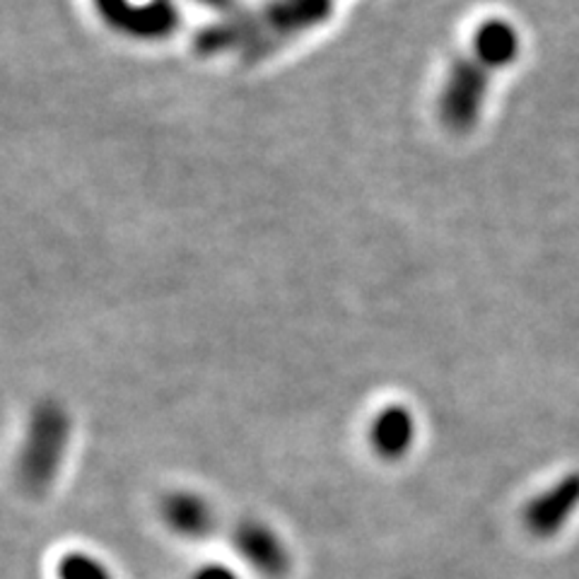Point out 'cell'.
Here are the masks:
<instances>
[{"instance_id":"1","label":"cell","mask_w":579,"mask_h":579,"mask_svg":"<svg viewBox=\"0 0 579 579\" xmlns=\"http://www.w3.org/2000/svg\"><path fill=\"white\" fill-rule=\"evenodd\" d=\"M333 0H276L263 15L251 24H235L232 30L218 27L200 37V51L227 49L232 37H241L239 42L247 46V56H261L276 44L286 42L294 32L307 30L324 20L331 12Z\"/></svg>"},{"instance_id":"2","label":"cell","mask_w":579,"mask_h":579,"mask_svg":"<svg viewBox=\"0 0 579 579\" xmlns=\"http://www.w3.org/2000/svg\"><path fill=\"white\" fill-rule=\"evenodd\" d=\"M71 421L59 403H39L30 430H27L24 447L20 454V486L27 495H44L56 480L65 449H69Z\"/></svg>"},{"instance_id":"3","label":"cell","mask_w":579,"mask_h":579,"mask_svg":"<svg viewBox=\"0 0 579 579\" xmlns=\"http://www.w3.org/2000/svg\"><path fill=\"white\" fill-rule=\"evenodd\" d=\"M493 69L478 53L471 51L468 59L454 65L449 83L442 92L440 114L452 131H468L478 121L480 104L486 100L488 80Z\"/></svg>"},{"instance_id":"4","label":"cell","mask_w":579,"mask_h":579,"mask_svg":"<svg viewBox=\"0 0 579 579\" xmlns=\"http://www.w3.org/2000/svg\"><path fill=\"white\" fill-rule=\"evenodd\" d=\"M579 509V474H568L548 490L531 497L521 511V521L534 538H550L565 529V524Z\"/></svg>"},{"instance_id":"5","label":"cell","mask_w":579,"mask_h":579,"mask_svg":"<svg viewBox=\"0 0 579 579\" xmlns=\"http://www.w3.org/2000/svg\"><path fill=\"white\" fill-rule=\"evenodd\" d=\"M232 544L237 554L245 558L247 565L268 577V579H280L286 577L290 570V554L282 538L268 527L263 521L245 519L237 524L232 534Z\"/></svg>"},{"instance_id":"6","label":"cell","mask_w":579,"mask_h":579,"mask_svg":"<svg viewBox=\"0 0 579 579\" xmlns=\"http://www.w3.org/2000/svg\"><path fill=\"white\" fill-rule=\"evenodd\" d=\"M163 519L167 529L188 541L206 538L215 529V509L204 495L192 490H174L163 500Z\"/></svg>"},{"instance_id":"7","label":"cell","mask_w":579,"mask_h":579,"mask_svg":"<svg viewBox=\"0 0 579 579\" xmlns=\"http://www.w3.org/2000/svg\"><path fill=\"white\" fill-rule=\"evenodd\" d=\"M415 421L409 409L389 406L372 421L370 442L376 456L384 462H399L413 447Z\"/></svg>"},{"instance_id":"8","label":"cell","mask_w":579,"mask_h":579,"mask_svg":"<svg viewBox=\"0 0 579 579\" xmlns=\"http://www.w3.org/2000/svg\"><path fill=\"white\" fill-rule=\"evenodd\" d=\"M104 18L126 27V30L136 34H163L172 27V8L169 6H147L138 8L128 3V0H97Z\"/></svg>"},{"instance_id":"9","label":"cell","mask_w":579,"mask_h":579,"mask_svg":"<svg viewBox=\"0 0 579 579\" xmlns=\"http://www.w3.org/2000/svg\"><path fill=\"white\" fill-rule=\"evenodd\" d=\"M474 53L486 61L493 71L505 69L519 53V34L505 20H490L478 27L474 37Z\"/></svg>"},{"instance_id":"10","label":"cell","mask_w":579,"mask_h":579,"mask_svg":"<svg viewBox=\"0 0 579 579\" xmlns=\"http://www.w3.org/2000/svg\"><path fill=\"white\" fill-rule=\"evenodd\" d=\"M59 579H114L110 568L83 550H71L59 562Z\"/></svg>"},{"instance_id":"11","label":"cell","mask_w":579,"mask_h":579,"mask_svg":"<svg viewBox=\"0 0 579 579\" xmlns=\"http://www.w3.org/2000/svg\"><path fill=\"white\" fill-rule=\"evenodd\" d=\"M192 579H239V575L227 565H206L192 575Z\"/></svg>"}]
</instances>
